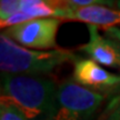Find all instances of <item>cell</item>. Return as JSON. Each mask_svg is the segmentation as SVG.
<instances>
[{
  "instance_id": "cell-14",
  "label": "cell",
  "mask_w": 120,
  "mask_h": 120,
  "mask_svg": "<svg viewBox=\"0 0 120 120\" xmlns=\"http://www.w3.org/2000/svg\"><path fill=\"white\" fill-rule=\"evenodd\" d=\"M116 6H117V8L120 10V1H117V2H116Z\"/></svg>"
},
{
  "instance_id": "cell-3",
  "label": "cell",
  "mask_w": 120,
  "mask_h": 120,
  "mask_svg": "<svg viewBox=\"0 0 120 120\" xmlns=\"http://www.w3.org/2000/svg\"><path fill=\"white\" fill-rule=\"evenodd\" d=\"M105 100V96L85 88L72 79L57 88L56 100L48 120H89Z\"/></svg>"
},
{
  "instance_id": "cell-11",
  "label": "cell",
  "mask_w": 120,
  "mask_h": 120,
  "mask_svg": "<svg viewBox=\"0 0 120 120\" xmlns=\"http://www.w3.org/2000/svg\"><path fill=\"white\" fill-rule=\"evenodd\" d=\"M99 120H120V97L108 106Z\"/></svg>"
},
{
  "instance_id": "cell-6",
  "label": "cell",
  "mask_w": 120,
  "mask_h": 120,
  "mask_svg": "<svg viewBox=\"0 0 120 120\" xmlns=\"http://www.w3.org/2000/svg\"><path fill=\"white\" fill-rule=\"evenodd\" d=\"M55 18L62 20H77L87 25L101 26L105 28L120 25V10L107 6L72 7L62 1H56Z\"/></svg>"
},
{
  "instance_id": "cell-12",
  "label": "cell",
  "mask_w": 120,
  "mask_h": 120,
  "mask_svg": "<svg viewBox=\"0 0 120 120\" xmlns=\"http://www.w3.org/2000/svg\"><path fill=\"white\" fill-rule=\"evenodd\" d=\"M67 6H72V7H89V6H109L112 7L115 1H109V0H68V1H62Z\"/></svg>"
},
{
  "instance_id": "cell-1",
  "label": "cell",
  "mask_w": 120,
  "mask_h": 120,
  "mask_svg": "<svg viewBox=\"0 0 120 120\" xmlns=\"http://www.w3.org/2000/svg\"><path fill=\"white\" fill-rule=\"evenodd\" d=\"M56 83L36 75H2L1 103H8L28 120H48L53 110Z\"/></svg>"
},
{
  "instance_id": "cell-4",
  "label": "cell",
  "mask_w": 120,
  "mask_h": 120,
  "mask_svg": "<svg viewBox=\"0 0 120 120\" xmlns=\"http://www.w3.org/2000/svg\"><path fill=\"white\" fill-rule=\"evenodd\" d=\"M60 19L39 18L4 29V34L16 43L32 50H48L56 48V36Z\"/></svg>"
},
{
  "instance_id": "cell-7",
  "label": "cell",
  "mask_w": 120,
  "mask_h": 120,
  "mask_svg": "<svg viewBox=\"0 0 120 120\" xmlns=\"http://www.w3.org/2000/svg\"><path fill=\"white\" fill-rule=\"evenodd\" d=\"M89 41L79 48L100 66L120 69V45L110 38L99 34L98 26L87 25Z\"/></svg>"
},
{
  "instance_id": "cell-8",
  "label": "cell",
  "mask_w": 120,
  "mask_h": 120,
  "mask_svg": "<svg viewBox=\"0 0 120 120\" xmlns=\"http://www.w3.org/2000/svg\"><path fill=\"white\" fill-rule=\"evenodd\" d=\"M56 1L43 0H20V10L8 20L1 22V28L8 29L23 22L39 18H55Z\"/></svg>"
},
{
  "instance_id": "cell-13",
  "label": "cell",
  "mask_w": 120,
  "mask_h": 120,
  "mask_svg": "<svg viewBox=\"0 0 120 120\" xmlns=\"http://www.w3.org/2000/svg\"><path fill=\"white\" fill-rule=\"evenodd\" d=\"M105 34L108 38L115 40L120 45V28L118 27H109L105 28Z\"/></svg>"
},
{
  "instance_id": "cell-2",
  "label": "cell",
  "mask_w": 120,
  "mask_h": 120,
  "mask_svg": "<svg viewBox=\"0 0 120 120\" xmlns=\"http://www.w3.org/2000/svg\"><path fill=\"white\" fill-rule=\"evenodd\" d=\"M77 58L71 51L64 49H27L16 43L4 32L0 34V68L2 75L41 76L66 62L75 61Z\"/></svg>"
},
{
  "instance_id": "cell-5",
  "label": "cell",
  "mask_w": 120,
  "mask_h": 120,
  "mask_svg": "<svg viewBox=\"0 0 120 120\" xmlns=\"http://www.w3.org/2000/svg\"><path fill=\"white\" fill-rule=\"evenodd\" d=\"M72 80L98 94L120 91V75L106 70L92 59L77 58L75 60Z\"/></svg>"
},
{
  "instance_id": "cell-10",
  "label": "cell",
  "mask_w": 120,
  "mask_h": 120,
  "mask_svg": "<svg viewBox=\"0 0 120 120\" xmlns=\"http://www.w3.org/2000/svg\"><path fill=\"white\" fill-rule=\"evenodd\" d=\"M0 120H28L21 112L8 103L0 105Z\"/></svg>"
},
{
  "instance_id": "cell-9",
  "label": "cell",
  "mask_w": 120,
  "mask_h": 120,
  "mask_svg": "<svg viewBox=\"0 0 120 120\" xmlns=\"http://www.w3.org/2000/svg\"><path fill=\"white\" fill-rule=\"evenodd\" d=\"M20 10V0H1L0 2V20H8Z\"/></svg>"
}]
</instances>
